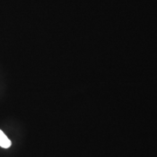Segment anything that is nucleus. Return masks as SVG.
<instances>
[{
	"label": "nucleus",
	"mask_w": 157,
	"mask_h": 157,
	"mask_svg": "<svg viewBox=\"0 0 157 157\" xmlns=\"http://www.w3.org/2000/svg\"><path fill=\"white\" fill-rule=\"evenodd\" d=\"M12 146V141L7 135L0 129V147L4 149L10 148Z\"/></svg>",
	"instance_id": "obj_1"
}]
</instances>
